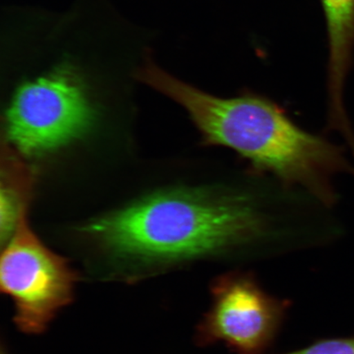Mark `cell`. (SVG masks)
Returning <instances> with one entry per match:
<instances>
[{
  "mask_svg": "<svg viewBox=\"0 0 354 354\" xmlns=\"http://www.w3.org/2000/svg\"><path fill=\"white\" fill-rule=\"evenodd\" d=\"M84 231L118 254L180 264L232 258L308 236L299 194L250 167L153 194Z\"/></svg>",
  "mask_w": 354,
  "mask_h": 354,
  "instance_id": "6da1fadb",
  "label": "cell"
},
{
  "mask_svg": "<svg viewBox=\"0 0 354 354\" xmlns=\"http://www.w3.org/2000/svg\"><path fill=\"white\" fill-rule=\"evenodd\" d=\"M136 77L185 110L203 146L231 150L252 169L327 209L339 198L335 177L354 176L344 146L303 129L268 97L251 91L212 95L167 73L149 57Z\"/></svg>",
  "mask_w": 354,
  "mask_h": 354,
  "instance_id": "7a4b0ae2",
  "label": "cell"
},
{
  "mask_svg": "<svg viewBox=\"0 0 354 354\" xmlns=\"http://www.w3.org/2000/svg\"><path fill=\"white\" fill-rule=\"evenodd\" d=\"M82 70L64 61L22 81L6 111L8 139L22 153L37 155L78 138L95 118Z\"/></svg>",
  "mask_w": 354,
  "mask_h": 354,
  "instance_id": "3957f363",
  "label": "cell"
},
{
  "mask_svg": "<svg viewBox=\"0 0 354 354\" xmlns=\"http://www.w3.org/2000/svg\"><path fill=\"white\" fill-rule=\"evenodd\" d=\"M21 211L0 263V284L15 307V322L26 334L46 330L72 302L77 277L68 261L44 246Z\"/></svg>",
  "mask_w": 354,
  "mask_h": 354,
  "instance_id": "277c9868",
  "label": "cell"
},
{
  "mask_svg": "<svg viewBox=\"0 0 354 354\" xmlns=\"http://www.w3.org/2000/svg\"><path fill=\"white\" fill-rule=\"evenodd\" d=\"M212 303L198 322L196 342L224 344L236 354H262L275 342L290 302L269 295L250 272H232L212 281Z\"/></svg>",
  "mask_w": 354,
  "mask_h": 354,
  "instance_id": "5b68a950",
  "label": "cell"
},
{
  "mask_svg": "<svg viewBox=\"0 0 354 354\" xmlns=\"http://www.w3.org/2000/svg\"><path fill=\"white\" fill-rule=\"evenodd\" d=\"M324 13L327 64V116L330 131H346L353 125L344 104V86L354 65V0H320Z\"/></svg>",
  "mask_w": 354,
  "mask_h": 354,
  "instance_id": "8992f818",
  "label": "cell"
},
{
  "mask_svg": "<svg viewBox=\"0 0 354 354\" xmlns=\"http://www.w3.org/2000/svg\"><path fill=\"white\" fill-rule=\"evenodd\" d=\"M281 354H354V337L317 340L307 347Z\"/></svg>",
  "mask_w": 354,
  "mask_h": 354,
  "instance_id": "52a82bcc",
  "label": "cell"
},
{
  "mask_svg": "<svg viewBox=\"0 0 354 354\" xmlns=\"http://www.w3.org/2000/svg\"><path fill=\"white\" fill-rule=\"evenodd\" d=\"M1 354H7V353L2 352Z\"/></svg>",
  "mask_w": 354,
  "mask_h": 354,
  "instance_id": "ba28073f",
  "label": "cell"
}]
</instances>
